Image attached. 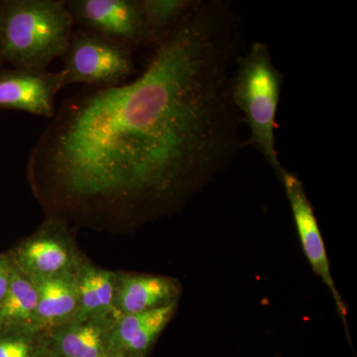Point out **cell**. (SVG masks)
<instances>
[{"mask_svg":"<svg viewBox=\"0 0 357 357\" xmlns=\"http://www.w3.org/2000/svg\"><path fill=\"white\" fill-rule=\"evenodd\" d=\"M234 14L195 2L156 42L139 77L67 98L32 148L29 172L67 208L166 201L241 147L230 93Z\"/></svg>","mask_w":357,"mask_h":357,"instance_id":"6da1fadb","label":"cell"},{"mask_svg":"<svg viewBox=\"0 0 357 357\" xmlns=\"http://www.w3.org/2000/svg\"><path fill=\"white\" fill-rule=\"evenodd\" d=\"M74 24L65 0L0 2V59L16 68L47 70L64 55Z\"/></svg>","mask_w":357,"mask_h":357,"instance_id":"7a4b0ae2","label":"cell"},{"mask_svg":"<svg viewBox=\"0 0 357 357\" xmlns=\"http://www.w3.org/2000/svg\"><path fill=\"white\" fill-rule=\"evenodd\" d=\"M236 70L230 93L241 121L248 124L250 143L277 176L281 165L276 149V116L283 75L275 66L266 45L255 43L236 58Z\"/></svg>","mask_w":357,"mask_h":357,"instance_id":"3957f363","label":"cell"},{"mask_svg":"<svg viewBox=\"0 0 357 357\" xmlns=\"http://www.w3.org/2000/svg\"><path fill=\"white\" fill-rule=\"evenodd\" d=\"M62 58L66 86L109 88L124 83L135 70L130 48L86 29L73 33Z\"/></svg>","mask_w":357,"mask_h":357,"instance_id":"277c9868","label":"cell"},{"mask_svg":"<svg viewBox=\"0 0 357 357\" xmlns=\"http://www.w3.org/2000/svg\"><path fill=\"white\" fill-rule=\"evenodd\" d=\"M8 258L14 268L31 280L77 273L88 259L65 222L55 217L25 238Z\"/></svg>","mask_w":357,"mask_h":357,"instance_id":"5b68a950","label":"cell"},{"mask_svg":"<svg viewBox=\"0 0 357 357\" xmlns=\"http://www.w3.org/2000/svg\"><path fill=\"white\" fill-rule=\"evenodd\" d=\"M75 23L128 48L150 43L149 36L136 0H69Z\"/></svg>","mask_w":357,"mask_h":357,"instance_id":"8992f818","label":"cell"},{"mask_svg":"<svg viewBox=\"0 0 357 357\" xmlns=\"http://www.w3.org/2000/svg\"><path fill=\"white\" fill-rule=\"evenodd\" d=\"M278 177L287 195L303 250L314 273L318 275L332 293L338 314L347 330V307L333 282L323 236L319 231L318 222L305 192L304 185L299 178L285 168L282 170Z\"/></svg>","mask_w":357,"mask_h":357,"instance_id":"52a82bcc","label":"cell"},{"mask_svg":"<svg viewBox=\"0 0 357 357\" xmlns=\"http://www.w3.org/2000/svg\"><path fill=\"white\" fill-rule=\"evenodd\" d=\"M66 86L65 74L47 70H6L0 74V109L21 110L53 119L56 95Z\"/></svg>","mask_w":357,"mask_h":357,"instance_id":"ba28073f","label":"cell"},{"mask_svg":"<svg viewBox=\"0 0 357 357\" xmlns=\"http://www.w3.org/2000/svg\"><path fill=\"white\" fill-rule=\"evenodd\" d=\"M119 314L73 319L43 331L44 357H107L110 333Z\"/></svg>","mask_w":357,"mask_h":357,"instance_id":"9c48e42d","label":"cell"},{"mask_svg":"<svg viewBox=\"0 0 357 357\" xmlns=\"http://www.w3.org/2000/svg\"><path fill=\"white\" fill-rule=\"evenodd\" d=\"M177 305L141 314H119L110 333L107 357H147L173 318Z\"/></svg>","mask_w":357,"mask_h":357,"instance_id":"30bf717a","label":"cell"},{"mask_svg":"<svg viewBox=\"0 0 357 357\" xmlns=\"http://www.w3.org/2000/svg\"><path fill=\"white\" fill-rule=\"evenodd\" d=\"M178 281L165 276L116 272L114 311L121 314H141L178 303Z\"/></svg>","mask_w":357,"mask_h":357,"instance_id":"8fae6325","label":"cell"},{"mask_svg":"<svg viewBox=\"0 0 357 357\" xmlns=\"http://www.w3.org/2000/svg\"><path fill=\"white\" fill-rule=\"evenodd\" d=\"M32 281L37 290L36 328L48 330L76 317L79 310L77 272Z\"/></svg>","mask_w":357,"mask_h":357,"instance_id":"7c38bea8","label":"cell"},{"mask_svg":"<svg viewBox=\"0 0 357 357\" xmlns=\"http://www.w3.org/2000/svg\"><path fill=\"white\" fill-rule=\"evenodd\" d=\"M79 310L74 319H91L114 312L116 272L93 265L86 259L77 271Z\"/></svg>","mask_w":357,"mask_h":357,"instance_id":"4fadbf2b","label":"cell"},{"mask_svg":"<svg viewBox=\"0 0 357 357\" xmlns=\"http://www.w3.org/2000/svg\"><path fill=\"white\" fill-rule=\"evenodd\" d=\"M36 306L37 290L35 284L31 279L13 266L8 288L0 302V328L35 326Z\"/></svg>","mask_w":357,"mask_h":357,"instance_id":"5bb4252c","label":"cell"},{"mask_svg":"<svg viewBox=\"0 0 357 357\" xmlns=\"http://www.w3.org/2000/svg\"><path fill=\"white\" fill-rule=\"evenodd\" d=\"M194 3L187 0H141L150 42L156 43L161 39Z\"/></svg>","mask_w":357,"mask_h":357,"instance_id":"9a60e30c","label":"cell"},{"mask_svg":"<svg viewBox=\"0 0 357 357\" xmlns=\"http://www.w3.org/2000/svg\"><path fill=\"white\" fill-rule=\"evenodd\" d=\"M0 357H44L43 331L34 326L0 328Z\"/></svg>","mask_w":357,"mask_h":357,"instance_id":"2e32d148","label":"cell"},{"mask_svg":"<svg viewBox=\"0 0 357 357\" xmlns=\"http://www.w3.org/2000/svg\"><path fill=\"white\" fill-rule=\"evenodd\" d=\"M13 273V265L7 256H0V302L6 295Z\"/></svg>","mask_w":357,"mask_h":357,"instance_id":"e0dca14e","label":"cell"},{"mask_svg":"<svg viewBox=\"0 0 357 357\" xmlns=\"http://www.w3.org/2000/svg\"><path fill=\"white\" fill-rule=\"evenodd\" d=\"M109 357H110V356H109Z\"/></svg>","mask_w":357,"mask_h":357,"instance_id":"ac0fdd59","label":"cell"}]
</instances>
